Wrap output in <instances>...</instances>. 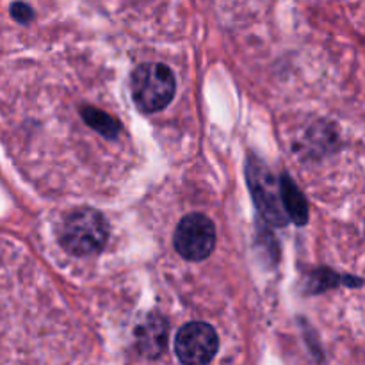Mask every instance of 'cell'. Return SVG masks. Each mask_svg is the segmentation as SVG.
I'll list each match as a JSON object with an SVG mask.
<instances>
[{
    "instance_id": "1",
    "label": "cell",
    "mask_w": 365,
    "mask_h": 365,
    "mask_svg": "<svg viewBox=\"0 0 365 365\" xmlns=\"http://www.w3.org/2000/svg\"><path fill=\"white\" fill-rule=\"evenodd\" d=\"M109 239L107 221L98 210L75 209L66 214L59 228V242L77 257L98 253Z\"/></svg>"
},
{
    "instance_id": "2",
    "label": "cell",
    "mask_w": 365,
    "mask_h": 365,
    "mask_svg": "<svg viewBox=\"0 0 365 365\" xmlns=\"http://www.w3.org/2000/svg\"><path fill=\"white\" fill-rule=\"evenodd\" d=\"M132 98L145 113L163 110L177 91L175 75L166 64L146 63L134 70L130 78Z\"/></svg>"
},
{
    "instance_id": "3",
    "label": "cell",
    "mask_w": 365,
    "mask_h": 365,
    "mask_svg": "<svg viewBox=\"0 0 365 365\" xmlns=\"http://www.w3.org/2000/svg\"><path fill=\"white\" fill-rule=\"evenodd\" d=\"M246 177H248L250 191L255 200L257 209L260 210L264 220L269 221L274 227H285L289 220L284 212V207H282L280 184L273 177V173L259 159L250 157Z\"/></svg>"
},
{
    "instance_id": "4",
    "label": "cell",
    "mask_w": 365,
    "mask_h": 365,
    "mask_svg": "<svg viewBox=\"0 0 365 365\" xmlns=\"http://www.w3.org/2000/svg\"><path fill=\"white\" fill-rule=\"evenodd\" d=\"M178 255L191 262H200L212 253L216 246V228L203 214H189L178 223L173 237Z\"/></svg>"
},
{
    "instance_id": "5",
    "label": "cell",
    "mask_w": 365,
    "mask_h": 365,
    "mask_svg": "<svg viewBox=\"0 0 365 365\" xmlns=\"http://www.w3.org/2000/svg\"><path fill=\"white\" fill-rule=\"evenodd\" d=\"M220 339L207 323H187L180 328L175 341V351L184 365H207L216 356Z\"/></svg>"
},
{
    "instance_id": "6",
    "label": "cell",
    "mask_w": 365,
    "mask_h": 365,
    "mask_svg": "<svg viewBox=\"0 0 365 365\" xmlns=\"http://www.w3.org/2000/svg\"><path fill=\"white\" fill-rule=\"evenodd\" d=\"M278 184H280V200L285 216L287 220L294 221L298 227H303L309 221V203L305 196L289 175H282Z\"/></svg>"
},
{
    "instance_id": "7",
    "label": "cell",
    "mask_w": 365,
    "mask_h": 365,
    "mask_svg": "<svg viewBox=\"0 0 365 365\" xmlns=\"http://www.w3.org/2000/svg\"><path fill=\"white\" fill-rule=\"evenodd\" d=\"M138 346L146 356H159L166 346L168 327L159 316H148V319L135 330Z\"/></svg>"
},
{
    "instance_id": "8",
    "label": "cell",
    "mask_w": 365,
    "mask_h": 365,
    "mask_svg": "<svg viewBox=\"0 0 365 365\" xmlns=\"http://www.w3.org/2000/svg\"><path fill=\"white\" fill-rule=\"evenodd\" d=\"M82 118H84V121L89 127L95 128L96 132H100L106 138H116L120 134V123H118V120H114L110 114L103 113V110L93 109V107H84L82 109Z\"/></svg>"
},
{
    "instance_id": "9",
    "label": "cell",
    "mask_w": 365,
    "mask_h": 365,
    "mask_svg": "<svg viewBox=\"0 0 365 365\" xmlns=\"http://www.w3.org/2000/svg\"><path fill=\"white\" fill-rule=\"evenodd\" d=\"M11 14H13L14 20L20 21V24H27V21H31L32 18H34V11H32V7L25 2H14L13 6H11Z\"/></svg>"
}]
</instances>
